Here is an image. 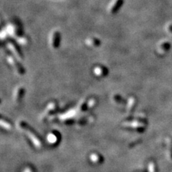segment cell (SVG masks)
<instances>
[{"label": "cell", "instance_id": "17", "mask_svg": "<svg viewBox=\"0 0 172 172\" xmlns=\"http://www.w3.org/2000/svg\"><path fill=\"white\" fill-rule=\"evenodd\" d=\"M17 41L19 45H21L22 46H24V47L29 45V40L28 38H27V37L25 36H21L19 37V38H18Z\"/></svg>", "mask_w": 172, "mask_h": 172}, {"label": "cell", "instance_id": "12", "mask_svg": "<svg viewBox=\"0 0 172 172\" xmlns=\"http://www.w3.org/2000/svg\"><path fill=\"white\" fill-rule=\"evenodd\" d=\"M86 44L90 47H97L100 46V41L95 37H90L86 40Z\"/></svg>", "mask_w": 172, "mask_h": 172}, {"label": "cell", "instance_id": "11", "mask_svg": "<svg viewBox=\"0 0 172 172\" xmlns=\"http://www.w3.org/2000/svg\"><path fill=\"white\" fill-rule=\"evenodd\" d=\"M123 4H124V0H116L114 4H112V6L110 7V13L111 15H116L121 9Z\"/></svg>", "mask_w": 172, "mask_h": 172}, {"label": "cell", "instance_id": "18", "mask_svg": "<svg viewBox=\"0 0 172 172\" xmlns=\"http://www.w3.org/2000/svg\"><path fill=\"white\" fill-rule=\"evenodd\" d=\"M97 100L96 98H95V97H92V98L89 99L88 103V110L93 109V108H95L96 105H97Z\"/></svg>", "mask_w": 172, "mask_h": 172}, {"label": "cell", "instance_id": "14", "mask_svg": "<svg viewBox=\"0 0 172 172\" xmlns=\"http://www.w3.org/2000/svg\"><path fill=\"white\" fill-rule=\"evenodd\" d=\"M88 100H86V99H83L81 101H80V103L77 105L76 110L77 113H80V114H83V113L86 112L88 110Z\"/></svg>", "mask_w": 172, "mask_h": 172}, {"label": "cell", "instance_id": "1", "mask_svg": "<svg viewBox=\"0 0 172 172\" xmlns=\"http://www.w3.org/2000/svg\"><path fill=\"white\" fill-rule=\"evenodd\" d=\"M18 128L23 132H25L28 135L32 141L37 143V144H41V140H40V137L38 136V134L35 133V131H34L33 128H31L28 125L27 123L24 120H19L17 123Z\"/></svg>", "mask_w": 172, "mask_h": 172}, {"label": "cell", "instance_id": "6", "mask_svg": "<svg viewBox=\"0 0 172 172\" xmlns=\"http://www.w3.org/2000/svg\"><path fill=\"white\" fill-rule=\"evenodd\" d=\"M60 40H61V35L60 32L57 30H54L49 37V44L51 47L54 49H57L60 46Z\"/></svg>", "mask_w": 172, "mask_h": 172}, {"label": "cell", "instance_id": "9", "mask_svg": "<svg viewBox=\"0 0 172 172\" xmlns=\"http://www.w3.org/2000/svg\"><path fill=\"white\" fill-rule=\"evenodd\" d=\"M126 112L128 114H131L134 111L137 105V99L134 96H131L126 102Z\"/></svg>", "mask_w": 172, "mask_h": 172}, {"label": "cell", "instance_id": "4", "mask_svg": "<svg viewBox=\"0 0 172 172\" xmlns=\"http://www.w3.org/2000/svg\"><path fill=\"white\" fill-rule=\"evenodd\" d=\"M7 62L10 63V65L12 66V68H13V70L17 72V73L19 74L20 75H24V72H25L24 68L19 63L17 58H16V57L12 55H7Z\"/></svg>", "mask_w": 172, "mask_h": 172}, {"label": "cell", "instance_id": "3", "mask_svg": "<svg viewBox=\"0 0 172 172\" xmlns=\"http://www.w3.org/2000/svg\"><path fill=\"white\" fill-rule=\"evenodd\" d=\"M6 30L7 31L9 35L12 37H18V38H19V37H21L20 35L22 33L21 23L19 22L17 20L10 22L7 26Z\"/></svg>", "mask_w": 172, "mask_h": 172}, {"label": "cell", "instance_id": "13", "mask_svg": "<svg viewBox=\"0 0 172 172\" xmlns=\"http://www.w3.org/2000/svg\"><path fill=\"white\" fill-rule=\"evenodd\" d=\"M111 99H112V101L114 104L117 105H126V102L124 98L122 97L121 95H119L118 93H115L112 95L111 97Z\"/></svg>", "mask_w": 172, "mask_h": 172}, {"label": "cell", "instance_id": "7", "mask_svg": "<svg viewBox=\"0 0 172 172\" xmlns=\"http://www.w3.org/2000/svg\"><path fill=\"white\" fill-rule=\"evenodd\" d=\"M7 47H8L9 49L12 52V55H14L16 58H17L18 60H22L23 59V55L22 53L21 50H20V48L18 47L17 45L16 44V42H15L12 40H10L7 42Z\"/></svg>", "mask_w": 172, "mask_h": 172}, {"label": "cell", "instance_id": "8", "mask_svg": "<svg viewBox=\"0 0 172 172\" xmlns=\"http://www.w3.org/2000/svg\"><path fill=\"white\" fill-rule=\"evenodd\" d=\"M25 94V88L23 86H17L13 93V101L15 103H19L22 100Z\"/></svg>", "mask_w": 172, "mask_h": 172}, {"label": "cell", "instance_id": "16", "mask_svg": "<svg viewBox=\"0 0 172 172\" xmlns=\"http://www.w3.org/2000/svg\"><path fill=\"white\" fill-rule=\"evenodd\" d=\"M0 123H1V127L7 131H11L12 129V124L10 121H9V120L1 118L0 120Z\"/></svg>", "mask_w": 172, "mask_h": 172}, {"label": "cell", "instance_id": "19", "mask_svg": "<svg viewBox=\"0 0 172 172\" xmlns=\"http://www.w3.org/2000/svg\"><path fill=\"white\" fill-rule=\"evenodd\" d=\"M88 119H87L86 118L84 117H80L77 120V126H84L88 122Z\"/></svg>", "mask_w": 172, "mask_h": 172}, {"label": "cell", "instance_id": "2", "mask_svg": "<svg viewBox=\"0 0 172 172\" xmlns=\"http://www.w3.org/2000/svg\"><path fill=\"white\" fill-rule=\"evenodd\" d=\"M146 125L145 120L137 118L134 120H128L123 123V125L126 128H130V129L134 130L136 131H143L144 130V127Z\"/></svg>", "mask_w": 172, "mask_h": 172}, {"label": "cell", "instance_id": "15", "mask_svg": "<svg viewBox=\"0 0 172 172\" xmlns=\"http://www.w3.org/2000/svg\"><path fill=\"white\" fill-rule=\"evenodd\" d=\"M59 131H51L49 134L47 135V141L50 143H54L56 142L60 139V135L59 134Z\"/></svg>", "mask_w": 172, "mask_h": 172}, {"label": "cell", "instance_id": "10", "mask_svg": "<svg viewBox=\"0 0 172 172\" xmlns=\"http://www.w3.org/2000/svg\"><path fill=\"white\" fill-rule=\"evenodd\" d=\"M93 73L97 77H104L108 75V70L103 65H97L93 68Z\"/></svg>", "mask_w": 172, "mask_h": 172}, {"label": "cell", "instance_id": "5", "mask_svg": "<svg viewBox=\"0 0 172 172\" xmlns=\"http://www.w3.org/2000/svg\"><path fill=\"white\" fill-rule=\"evenodd\" d=\"M57 103L55 102H50V103H48L47 107L45 108L44 112L42 113V114L40 116V119L41 120H47L48 118L51 116H53L54 114L57 111Z\"/></svg>", "mask_w": 172, "mask_h": 172}]
</instances>
